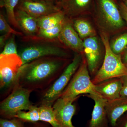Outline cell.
<instances>
[{
	"label": "cell",
	"mask_w": 127,
	"mask_h": 127,
	"mask_svg": "<svg viewBox=\"0 0 127 127\" xmlns=\"http://www.w3.org/2000/svg\"><path fill=\"white\" fill-rule=\"evenodd\" d=\"M120 78L122 83L120 92V96L127 98V75L123 76Z\"/></svg>",
	"instance_id": "28"
},
{
	"label": "cell",
	"mask_w": 127,
	"mask_h": 127,
	"mask_svg": "<svg viewBox=\"0 0 127 127\" xmlns=\"http://www.w3.org/2000/svg\"><path fill=\"white\" fill-rule=\"evenodd\" d=\"M63 21L54 27L46 29H40L36 36L51 40L58 39L61 31Z\"/></svg>",
	"instance_id": "23"
},
{
	"label": "cell",
	"mask_w": 127,
	"mask_h": 127,
	"mask_svg": "<svg viewBox=\"0 0 127 127\" xmlns=\"http://www.w3.org/2000/svg\"><path fill=\"white\" fill-rule=\"evenodd\" d=\"M12 34H5L0 37V46L1 48L4 47L6 43L9 40Z\"/></svg>",
	"instance_id": "30"
},
{
	"label": "cell",
	"mask_w": 127,
	"mask_h": 127,
	"mask_svg": "<svg viewBox=\"0 0 127 127\" xmlns=\"http://www.w3.org/2000/svg\"><path fill=\"white\" fill-rule=\"evenodd\" d=\"M39 108L41 121L50 124L52 127H61L55 118L52 106L40 105Z\"/></svg>",
	"instance_id": "21"
},
{
	"label": "cell",
	"mask_w": 127,
	"mask_h": 127,
	"mask_svg": "<svg viewBox=\"0 0 127 127\" xmlns=\"http://www.w3.org/2000/svg\"><path fill=\"white\" fill-rule=\"evenodd\" d=\"M126 65V66H127V65Z\"/></svg>",
	"instance_id": "39"
},
{
	"label": "cell",
	"mask_w": 127,
	"mask_h": 127,
	"mask_svg": "<svg viewBox=\"0 0 127 127\" xmlns=\"http://www.w3.org/2000/svg\"><path fill=\"white\" fill-rule=\"evenodd\" d=\"M84 52L89 71L91 74H96L102 58L101 51L97 37H89L83 41Z\"/></svg>",
	"instance_id": "10"
},
{
	"label": "cell",
	"mask_w": 127,
	"mask_h": 127,
	"mask_svg": "<svg viewBox=\"0 0 127 127\" xmlns=\"http://www.w3.org/2000/svg\"><path fill=\"white\" fill-rule=\"evenodd\" d=\"M15 16L20 29L23 32L25 36L37 35L40 30L37 18L18 8H16L15 10Z\"/></svg>",
	"instance_id": "16"
},
{
	"label": "cell",
	"mask_w": 127,
	"mask_h": 127,
	"mask_svg": "<svg viewBox=\"0 0 127 127\" xmlns=\"http://www.w3.org/2000/svg\"></svg>",
	"instance_id": "40"
},
{
	"label": "cell",
	"mask_w": 127,
	"mask_h": 127,
	"mask_svg": "<svg viewBox=\"0 0 127 127\" xmlns=\"http://www.w3.org/2000/svg\"><path fill=\"white\" fill-rule=\"evenodd\" d=\"M74 19L72 20L73 25L81 39L95 36V31L88 22L81 18Z\"/></svg>",
	"instance_id": "18"
},
{
	"label": "cell",
	"mask_w": 127,
	"mask_h": 127,
	"mask_svg": "<svg viewBox=\"0 0 127 127\" xmlns=\"http://www.w3.org/2000/svg\"><path fill=\"white\" fill-rule=\"evenodd\" d=\"M0 31L5 34H14L15 35L23 36V34L20 32L16 31L9 25L6 20L4 15L1 13L0 14Z\"/></svg>",
	"instance_id": "26"
},
{
	"label": "cell",
	"mask_w": 127,
	"mask_h": 127,
	"mask_svg": "<svg viewBox=\"0 0 127 127\" xmlns=\"http://www.w3.org/2000/svg\"><path fill=\"white\" fill-rule=\"evenodd\" d=\"M14 118L27 122L34 123L41 121L39 107L34 106L27 112L20 111L16 114Z\"/></svg>",
	"instance_id": "20"
},
{
	"label": "cell",
	"mask_w": 127,
	"mask_h": 127,
	"mask_svg": "<svg viewBox=\"0 0 127 127\" xmlns=\"http://www.w3.org/2000/svg\"><path fill=\"white\" fill-rule=\"evenodd\" d=\"M122 1L124 3L126 6L127 7V0H124Z\"/></svg>",
	"instance_id": "36"
},
{
	"label": "cell",
	"mask_w": 127,
	"mask_h": 127,
	"mask_svg": "<svg viewBox=\"0 0 127 127\" xmlns=\"http://www.w3.org/2000/svg\"><path fill=\"white\" fill-rule=\"evenodd\" d=\"M66 16L61 10L53 14L37 18V23L40 29H46L54 27L61 23Z\"/></svg>",
	"instance_id": "19"
},
{
	"label": "cell",
	"mask_w": 127,
	"mask_h": 127,
	"mask_svg": "<svg viewBox=\"0 0 127 127\" xmlns=\"http://www.w3.org/2000/svg\"><path fill=\"white\" fill-rule=\"evenodd\" d=\"M106 109L108 121L112 126L116 127L119 119L127 112V98L120 96L107 101Z\"/></svg>",
	"instance_id": "17"
},
{
	"label": "cell",
	"mask_w": 127,
	"mask_h": 127,
	"mask_svg": "<svg viewBox=\"0 0 127 127\" xmlns=\"http://www.w3.org/2000/svg\"><path fill=\"white\" fill-rule=\"evenodd\" d=\"M110 45L111 50L114 53L120 55L127 46V32L116 38Z\"/></svg>",
	"instance_id": "24"
},
{
	"label": "cell",
	"mask_w": 127,
	"mask_h": 127,
	"mask_svg": "<svg viewBox=\"0 0 127 127\" xmlns=\"http://www.w3.org/2000/svg\"><path fill=\"white\" fill-rule=\"evenodd\" d=\"M63 0H56V4L57 3L62 2Z\"/></svg>",
	"instance_id": "35"
},
{
	"label": "cell",
	"mask_w": 127,
	"mask_h": 127,
	"mask_svg": "<svg viewBox=\"0 0 127 127\" xmlns=\"http://www.w3.org/2000/svg\"><path fill=\"white\" fill-rule=\"evenodd\" d=\"M122 84L120 78H111L95 84V91L107 101H111L120 97Z\"/></svg>",
	"instance_id": "15"
},
{
	"label": "cell",
	"mask_w": 127,
	"mask_h": 127,
	"mask_svg": "<svg viewBox=\"0 0 127 127\" xmlns=\"http://www.w3.org/2000/svg\"><path fill=\"white\" fill-rule=\"evenodd\" d=\"M20 0H5L4 7L6 9L8 21L14 27L20 29L15 16V10Z\"/></svg>",
	"instance_id": "22"
},
{
	"label": "cell",
	"mask_w": 127,
	"mask_h": 127,
	"mask_svg": "<svg viewBox=\"0 0 127 127\" xmlns=\"http://www.w3.org/2000/svg\"><path fill=\"white\" fill-rule=\"evenodd\" d=\"M124 63L127 64V51L124 57Z\"/></svg>",
	"instance_id": "33"
},
{
	"label": "cell",
	"mask_w": 127,
	"mask_h": 127,
	"mask_svg": "<svg viewBox=\"0 0 127 127\" xmlns=\"http://www.w3.org/2000/svg\"><path fill=\"white\" fill-rule=\"evenodd\" d=\"M5 0H0V6L1 8L4 7V2Z\"/></svg>",
	"instance_id": "34"
},
{
	"label": "cell",
	"mask_w": 127,
	"mask_h": 127,
	"mask_svg": "<svg viewBox=\"0 0 127 127\" xmlns=\"http://www.w3.org/2000/svg\"><path fill=\"white\" fill-rule=\"evenodd\" d=\"M73 102L67 101L60 97L53 104L52 108L55 118L61 127H76L72 121L76 111Z\"/></svg>",
	"instance_id": "12"
},
{
	"label": "cell",
	"mask_w": 127,
	"mask_h": 127,
	"mask_svg": "<svg viewBox=\"0 0 127 127\" xmlns=\"http://www.w3.org/2000/svg\"><path fill=\"white\" fill-rule=\"evenodd\" d=\"M24 122L16 118L8 119L1 118L0 119V127H25Z\"/></svg>",
	"instance_id": "27"
},
{
	"label": "cell",
	"mask_w": 127,
	"mask_h": 127,
	"mask_svg": "<svg viewBox=\"0 0 127 127\" xmlns=\"http://www.w3.org/2000/svg\"><path fill=\"white\" fill-rule=\"evenodd\" d=\"M87 96L93 100L95 103L89 127H107L108 120L106 107L107 100L97 94H88Z\"/></svg>",
	"instance_id": "13"
},
{
	"label": "cell",
	"mask_w": 127,
	"mask_h": 127,
	"mask_svg": "<svg viewBox=\"0 0 127 127\" xmlns=\"http://www.w3.org/2000/svg\"><path fill=\"white\" fill-rule=\"evenodd\" d=\"M123 127H127V120L126 121Z\"/></svg>",
	"instance_id": "37"
},
{
	"label": "cell",
	"mask_w": 127,
	"mask_h": 127,
	"mask_svg": "<svg viewBox=\"0 0 127 127\" xmlns=\"http://www.w3.org/2000/svg\"><path fill=\"white\" fill-rule=\"evenodd\" d=\"M97 10L103 32H116L124 26V21L114 0H97Z\"/></svg>",
	"instance_id": "7"
},
{
	"label": "cell",
	"mask_w": 127,
	"mask_h": 127,
	"mask_svg": "<svg viewBox=\"0 0 127 127\" xmlns=\"http://www.w3.org/2000/svg\"><path fill=\"white\" fill-rule=\"evenodd\" d=\"M82 57L81 54L75 55L62 74L43 93L40 105L52 106L56 101L61 97L64 91L81 65Z\"/></svg>",
	"instance_id": "4"
},
{
	"label": "cell",
	"mask_w": 127,
	"mask_h": 127,
	"mask_svg": "<svg viewBox=\"0 0 127 127\" xmlns=\"http://www.w3.org/2000/svg\"><path fill=\"white\" fill-rule=\"evenodd\" d=\"M119 7L122 17L127 23V7L123 1H121L119 5Z\"/></svg>",
	"instance_id": "29"
},
{
	"label": "cell",
	"mask_w": 127,
	"mask_h": 127,
	"mask_svg": "<svg viewBox=\"0 0 127 127\" xmlns=\"http://www.w3.org/2000/svg\"><path fill=\"white\" fill-rule=\"evenodd\" d=\"M101 37L105 48L103 63L93 79L95 85L111 78H119L127 75V67L123 62L120 55L115 54L111 50L108 35L101 32Z\"/></svg>",
	"instance_id": "3"
},
{
	"label": "cell",
	"mask_w": 127,
	"mask_h": 127,
	"mask_svg": "<svg viewBox=\"0 0 127 127\" xmlns=\"http://www.w3.org/2000/svg\"><path fill=\"white\" fill-rule=\"evenodd\" d=\"M120 0L122 1H123L124 0Z\"/></svg>",
	"instance_id": "38"
},
{
	"label": "cell",
	"mask_w": 127,
	"mask_h": 127,
	"mask_svg": "<svg viewBox=\"0 0 127 127\" xmlns=\"http://www.w3.org/2000/svg\"><path fill=\"white\" fill-rule=\"evenodd\" d=\"M15 35L12 34L9 38L7 42L6 43L4 49L0 55H9L11 54H18L17 47L16 45Z\"/></svg>",
	"instance_id": "25"
},
{
	"label": "cell",
	"mask_w": 127,
	"mask_h": 127,
	"mask_svg": "<svg viewBox=\"0 0 127 127\" xmlns=\"http://www.w3.org/2000/svg\"><path fill=\"white\" fill-rule=\"evenodd\" d=\"M32 91L17 84L9 95L1 102L0 114L5 119L14 118L18 112L28 111L34 105L30 100Z\"/></svg>",
	"instance_id": "6"
},
{
	"label": "cell",
	"mask_w": 127,
	"mask_h": 127,
	"mask_svg": "<svg viewBox=\"0 0 127 127\" xmlns=\"http://www.w3.org/2000/svg\"><path fill=\"white\" fill-rule=\"evenodd\" d=\"M93 0H64L57 5L70 19L84 14L91 7Z\"/></svg>",
	"instance_id": "14"
},
{
	"label": "cell",
	"mask_w": 127,
	"mask_h": 127,
	"mask_svg": "<svg viewBox=\"0 0 127 127\" xmlns=\"http://www.w3.org/2000/svg\"><path fill=\"white\" fill-rule=\"evenodd\" d=\"M16 8L23 10L36 18L56 13L61 10L56 4L34 1L32 0L19 1Z\"/></svg>",
	"instance_id": "11"
},
{
	"label": "cell",
	"mask_w": 127,
	"mask_h": 127,
	"mask_svg": "<svg viewBox=\"0 0 127 127\" xmlns=\"http://www.w3.org/2000/svg\"><path fill=\"white\" fill-rule=\"evenodd\" d=\"M31 127H48L46 125L41 124L38 123L37 122L34 123L33 125Z\"/></svg>",
	"instance_id": "32"
},
{
	"label": "cell",
	"mask_w": 127,
	"mask_h": 127,
	"mask_svg": "<svg viewBox=\"0 0 127 127\" xmlns=\"http://www.w3.org/2000/svg\"><path fill=\"white\" fill-rule=\"evenodd\" d=\"M84 94L97 93L95 85L90 78L86 60L82 59L79 68L60 97L67 101H74L79 95Z\"/></svg>",
	"instance_id": "5"
},
{
	"label": "cell",
	"mask_w": 127,
	"mask_h": 127,
	"mask_svg": "<svg viewBox=\"0 0 127 127\" xmlns=\"http://www.w3.org/2000/svg\"><path fill=\"white\" fill-rule=\"evenodd\" d=\"M34 1H41V2H49V3L56 4V0H32Z\"/></svg>",
	"instance_id": "31"
},
{
	"label": "cell",
	"mask_w": 127,
	"mask_h": 127,
	"mask_svg": "<svg viewBox=\"0 0 127 127\" xmlns=\"http://www.w3.org/2000/svg\"><path fill=\"white\" fill-rule=\"evenodd\" d=\"M23 62L18 54L0 55L1 90L13 89L18 82Z\"/></svg>",
	"instance_id": "8"
},
{
	"label": "cell",
	"mask_w": 127,
	"mask_h": 127,
	"mask_svg": "<svg viewBox=\"0 0 127 127\" xmlns=\"http://www.w3.org/2000/svg\"><path fill=\"white\" fill-rule=\"evenodd\" d=\"M23 42L25 46L18 52L23 65L35 59L49 56L66 58L67 53L62 47V43L58 39H49L35 36H25Z\"/></svg>",
	"instance_id": "2"
},
{
	"label": "cell",
	"mask_w": 127,
	"mask_h": 127,
	"mask_svg": "<svg viewBox=\"0 0 127 127\" xmlns=\"http://www.w3.org/2000/svg\"><path fill=\"white\" fill-rule=\"evenodd\" d=\"M65 58L49 56L24 64L19 74L17 84L33 91L46 90L56 81L68 65Z\"/></svg>",
	"instance_id": "1"
},
{
	"label": "cell",
	"mask_w": 127,
	"mask_h": 127,
	"mask_svg": "<svg viewBox=\"0 0 127 127\" xmlns=\"http://www.w3.org/2000/svg\"><path fill=\"white\" fill-rule=\"evenodd\" d=\"M58 39L64 45L75 52L82 53L84 51L83 42L75 30L72 19L66 16Z\"/></svg>",
	"instance_id": "9"
}]
</instances>
